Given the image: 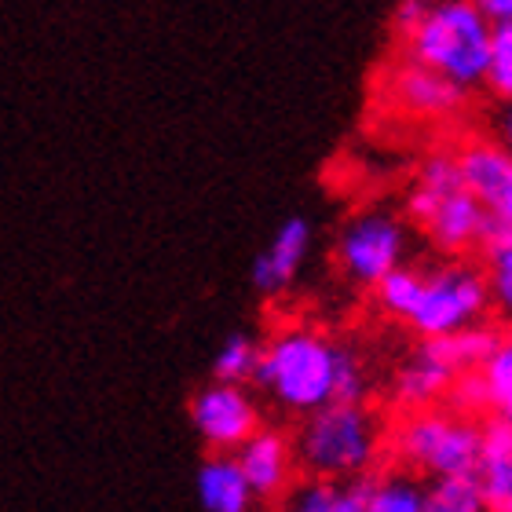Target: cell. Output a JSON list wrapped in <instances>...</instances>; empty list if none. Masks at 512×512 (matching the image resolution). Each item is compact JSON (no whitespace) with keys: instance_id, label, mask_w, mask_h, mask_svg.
<instances>
[{"instance_id":"6da1fadb","label":"cell","mask_w":512,"mask_h":512,"mask_svg":"<svg viewBox=\"0 0 512 512\" xmlns=\"http://www.w3.org/2000/svg\"><path fill=\"white\" fill-rule=\"evenodd\" d=\"M256 384L286 414L304 417L330 403H363L366 370L352 348L322 337L319 330L293 326L278 330L260 348Z\"/></svg>"},{"instance_id":"7a4b0ae2","label":"cell","mask_w":512,"mask_h":512,"mask_svg":"<svg viewBox=\"0 0 512 512\" xmlns=\"http://www.w3.org/2000/svg\"><path fill=\"white\" fill-rule=\"evenodd\" d=\"M406 216L447 256H461L491 242L487 209L461 176L458 154L447 150H436L417 165L414 183L406 191Z\"/></svg>"},{"instance_id":"3957f363","label":"cell","mask_w":512,"mask_h":512,"mask_svg":"<svg viewBox=\"0 0 512 512\" xmlns=\"http://www.w3.org/2000/svg\"><path fill=\"white\" fill-rule=\"evenodd\" d=\"M403 41L414 63L432 66L465 92L487 85L494 19L476 0H432L425 19Z\"/></svg>"},{"instance_id":"277c9868","label":"cell","mask_w":512,"mask_h":512,"mask_svg":"<svg viewBox=\"0 0 512 512\" xmlns=\"http://www.w3.org/2000/svg\"><path fill=\"white\" fill-rule=\"evenodd\" d=\"M293 443L300 469L308 476L355 480L374 469L381 454V428L363 403H330L304 414Z\"/></svg>"},{"instance_id":"5b68a950","label":"cell","mask_w":512,"mask_h":512,"mask_svg":"<svg viewBox=\"0 0 512 512\" xmlns=\"http://www.w3.org/2000/svg\"><path fill=\"white\" fill-rule=\"evenodd\" d=\"M392 447L410 472L425 476H454L476 472L483 450V425L469 421L465 410H406V421L395 428Z\"/></svg>"},{"instance_id":"8992f818","label":"cell","mask_w":512,"mask_h":512,"mask_svg":"<svg viewBox=\"0 0 512 512\" xmlns=\"http://www.w3.org/2000/svg\"><path fill=\"white\" fill-rule=\"evenodd\" d=\"M487 308H494L487 271L465 260H450L425 271V289L406 326L417 337H447L483 322Z\"/></svg>"},{"instance_id":"52a82bcc","label":"cell","mask_w":512,"mask_h":512,"mask_svg":"<svg viewBox=\"0 0 512 512\" xmlns=\"http://www.w3.org/2000/svg\"><path fill=\"white\" fill-rule=\"evenodd\" d=\"M333 256H337V271L344 282L374 289L384 275H392L395 267L406 264L410 227L403 224V216L388 213V209H363L341 227Z\"/></svg>"},{"instance_id":"ba28073f","label":"cell","mask_w":512,"mask_h":512,"mask_svg":"<svg viewBox=\"0 0 512 512\" xmlns=\"http://www.w3.org/2000/svg\"><path fill=\"white\" fill-rule=\"evenodd\" d=\"M191 425L209 450H238L260 428V406L235 381H216L191 395Z\"/></svg>"},{"instance_id":"9c48e42d","label":"cell","mask_w":512,"mask_h":512,"mask_svg":"<svg viewBox=\"0 0 512 512\" xmlns=\"http://www.w3.org/2000/svg\"><path fill=\"white\" fill-rule=\"evenodd\" d=\"M461 176L491 220V242L512 238V150L498 139H472L458 150Z\"/></svg>"},{"instance_id":"30bf717a","label":"cell","mask_w":512,"mask_h":512,"mask_svg":"<svg viewBox=\"0 0 512 512\" xmlns=\"http://www.w3.org/2000/svg\"><path fill=\"white\" fill-rule=\"evenodd\" d=\"M235 454L242 461V469H246L256 502H286V494L293 491L300 469L297 443L286 432L256 428Z\"/></svg>"},{"instance_id":"8fae6325","label":"cell","mask_w":512,"mask_h":512,"mask_svg":"<svg viewBox=\"0 0 512 512\" xmlns=\"http://www.w3.org/2000/svg\"><path fill=\"white\" fill-rule=\"evenodd\" d=\"M388 99L395 110H403L410 118L439 121L458 114L465 103V88L406 55V63L392 66V74H388Z\"/></svg>"},{"instance_id":"7c38bea8","label":"cell","mask_w":512,"mask_h":512,"mask_svg":"<svg viewBox=\"0 0 512 512\" xmlns=\"http://www.w3.org/2000/svg\"><path fill=\"white\" fill-rule=\"evenodd\" d=\"M311 253V224L304 216H289L286 224L278 227L271 246L256 256L253 264V289L264 297H278L297 282L300 267Z\"/></svg>"},{"instance_id":"4fadbf2b","label":"cell","mask_w":512,"mask_h":512,"mask_svg":"<svg viewBox=\"0 0 512 512\" xmlns=\"http://www.w3.org/2000/svg\"><path fill=\"white\" fill-rule=\"evenodd\" d=\"M454 381H458V370L421 341V348L399 366L392 392L403 410H425V406H436L439 399H447Z\"/></svg>"},{"instance_id":"5bb4252c","label":"cell","mask_w":512,"mask_h":512,"mask_svg":"<svg viewBox=\"0 0 512 512\" xmlns=\"http://www.w3.org/2000/svg\"><path fill=\"white\" fill-rule=\"evenodd\" d=\"M194 491H198V505L205 512H246L256 502L235 450H213L198 469Z\"/></svg>"},{"instance_id":"9a60e30c","label":"cell","mask_w":512,"mask_h":512,"mask_svg":"<svg viewBox=\"0 0 512 512\" xmlns=\"http://www.w3.org/2000/svg\"><path fill=\"white\" fill-rule=\"evenodd\" d=\"M476 476L483 483L487 509L512 512V417L502 410L483 421V450Z\"/></svg>"},{"instance_id":"2e32d148","label":"cell","mask_w":512,"mask_h":512,"mask_svg":"<svg viewBox=\"0 0 512 512\" xmlns=\"http://www.w3.org/2000/svg\"><path fill=\"white\" fill-rule=\"evenodd\" d=\"M374 480L355 476V480H330V476H308L293 483L286 494V509L293 512H370Z\"/></svg>"},{"instance_id":"e0dca14e","label":"cell","mask_w":512,"mask_h":512,"mask_svg":"<svg viewBox=\"0 0 512 512\" xmlns=\"http://www.w3.org/2000/svg\"><path fill=\"white\" fill-rule=\"evenodd\" d=\"M421 341L436 355H443L458 374H465V370H480L491 359V352L498 348L502 337L494 330H487L483 322H476V326H465V330L447 333V337H421Z\"/></svg>"},{"instance_id":"ac0fdd59","label":"cell","mask_w":512,"mask_h":512,"mask_svg":"<svg viewBox=\"0 0 512 512\" xmlns=\"http://www.w3.org/2000/svg\"><path fill=\"white\" fill-rule=\"evenodd\" d=\"M421 289H425V271L410 264H399L392 275H384L374 286L377 308L399 322H410L417 300H421Z\"/></svg>"},{"instance_id":"d6986e66","label":"cell","mask_w":512,"mask_h":512,"mask_svg":"<svg viewBox=\"0 0 512 512\" xmlns=\"http://www.w3.org/2000/svg\"><path fill=\"white\" fill-rule=\"evenodd\" d=\"M483 483L476 472H454V476H436L428 483V512H483Z\"/></svg>"},{"instance_id":"ffe728a7","label":"cell","mask_w":512,"mask_h":512,"mask_svg":"<svg viewBox=\"0 0 512 512\" xmlns=\"http://www.w3.org/2000/svg\"><path fill=\"white\" fill-rule=\"evenodd\" d=\"M370 512H428V487L410 472H392L374 480Z\"/></svg>"},{"instance_id":"44dd1931","label":"cell","mask_w":512,"mask_h":512,"mask_svg":"<svg viewBox=\"0 0 512 512\" xmlns=\"http://www.w3.org/2000/svg\"><path fill=\"white\" fill-rule=\"evenodd\" d=\"M260 348H264V344H256L249 333H231V337H227V341L216 348L213 377H216V381H235V384L256 381Z\"/></svg>"},{"instance_id":"7402d4cb","label":"cell","mask_w":512,"mask_h":512,"mask_svg":"<svg viewBox=\"0 0 512 512\" xmlns=\"http://www.w3.org/2000/svg\"><path fill=\"white\" fill-rule=\"evenodd\" d=\"M487 282H491V304L505 322H512V238L487 242Z\"/></svg>"},{"instance_id":"603a6c76","label":"cell","mask_w":512,"mask_h":512,"mask_svg":"<svg viewBox=\"0 0 512 512\" xmlns=\"http://www.w3.org/2000/svg\"><path fill=\"white\" fill-rule=\"evenodd\" d=\"M487 92L494 99H512V22H494L491 70H487Z\"/></svg>"},{"instance_id":"cb8c5ba5","label":"cell","mask_w":512,"mask_h":512,"mask_svg":"<svg viewBox=\"0 0 512 512\" xmlns=\"http://www.w3.org/2000/svg\"><path fill=\"white\" fill-rule=\"evenodd\" d=\"M480 370H483L487 388H491V406L494 410H502V406L512 399V333L498 341V348H494L491 359H487Z\"/></svg>"},{"instance_id":"d4e9b609","label":"cell","mask_w":512,"mask_h":512,"mask_svg":"<svg viewBox=\"0 0 512 512\" xmlns=\"http://www.w3.org/2000/svg\"><path fill=\"white\" fill-rule=\"evenodd\" d=\"M450 403L465 410V414H480L483 406H491V388L483 381V370H465L458 374L454 388H450Z\"/></svg>"},{"instance_id":"484cf974","label":"cell","mask_w":512,"mask_h":512,"mask_svg":"<svg viewBox=\"0 0 512 512\" xmlns=\"http://www.w3.org/2000/svg\"><path fill=\"white\" fill-rule=\"evenodd\" d=\"M428 4H432V0H399V8H395V15H392L395 33H399V37H406V33H414L417 22L425 19Z\"/></svg>"},{"instance_id":"4316f807","label":"cell","mask_w":512,"mask_h":512,"mask_svg":"<svg viewBox=\"0 0 512 512\" xmlns=\"http://www.w3.org/2000/svg\"><path fill=\"white\" fill-rule=\"evenodd\" d=\"M494 139L512 150V99H502V110L494 118Z\"/></svg>"},{"instance_id":"83f0119b","label":"cell","mask_w":512,"mask_h":512,"mask_svg":"<svg viewBox=\"0 0 512 512\" xmlns=\"http://www.w3.org/2000/svg\"><path fill=\"white\" fill-rule=\"evenodd\" d=\"M494 22H512V0H476Z\"/></svg>"},{"instance_id":"f1b7e54d","label":"cell","mask_w":512,"mask_h":512,"mask_svg":"<svg viewBox=\"0 0 512 512\" xmlns=\"http://www.w3.org/2000/svg\"><path fill=\"white\" fill-rule=\"evenodd\" d=\"M502 414H509V417H512V399H509V403L502 406Z\"/></svg>"}]
</instances>
